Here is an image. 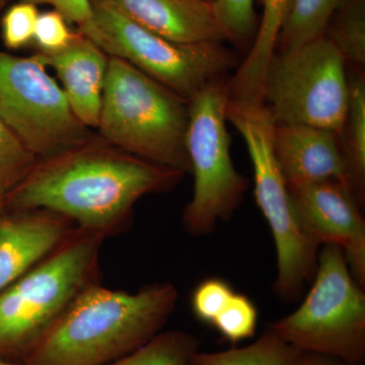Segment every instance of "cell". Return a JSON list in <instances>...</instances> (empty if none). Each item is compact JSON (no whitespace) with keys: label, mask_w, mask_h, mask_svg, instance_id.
I'll use <instances>...</instances> for the list:
<instances>
[{"label":"cell","mask_w":365,"mask_h":365,"mask_svg":"<svg viewBox=\"0 0 365 365\" xmlns=\"http://www.w3.org/2000/svg\"><path fill=\"white\" fill-rule=\"evenodd\" d=\"M182 175L91 137L71 150L38 158L4 201L6 212L50 211L107 239L129 227L141 197L169 191Z\"/></svg>","instance_id":"6da1fadb"},{"label":"cell","mask_w":365,"mask_h":365,"mask_svg":"<svg viewBox=\"0 0 365 365\" xmlns=\"http://www.w3.org/2000/svg\"><path fill=\"white\" fill-rule=\"evenodd\" d=\"M178 299L172 283H155L136 292L93 283L72 302L24 365L112 364L162 332Z\"/></svg>","instance_id":"7a4b0ae2"},{"label":"cell","mask_w":365,"mask_h":365,"mask_svg":"<svg viewBox=\"0 0 365 365\" xmlns=\"http://www.w3.org/2000/svg\"><path fill=\"white\" fill-rule=\"evenodd\" d=\"M104 237L76 227L0 292V356L24 365L86 287L100 282Z\"/></svg>","instance_id":"3957f363"},{"label":"cell","mask_w":365,"mask_h":365,"mask_svg":"<svg viewBox=\"0 0 365 365\" xmlns=\"http://www.w3.org/2000/svg\"><path fill=\"white\" fill-rule=\"evenodd\" d=\"M188 102L124 60L109 57L97 129L115 148L190 172L185 146Z\"/></svg>","instance_id":"277c9868"},{"label":"cell","mask_w":365,"mask_h":365,"mask_svg":"<svg viewBox=\"0 0 365 365\" xmlns=\"http://www.w3.org/2000/svg\"><path fill=\"white\" fill-rule=\"evenodd\" d=\"M227 121L241 134L254 170V194L267 220L277 255L274 294L285 302L302 297L313 279L321 246L299 222L287 182L273 150L272 114L264 104L228 101Z\"/></svg>","instance_id":"5b68a950"},{"label":"cell","mask_w":365,"mask_h":365,"mask_svg":"<svg viewBox=\"0 0 365 365\" xmlns=\"http://www.w3.org/2000/svg\"><path fill=\"white\" fill-rule=\"evenodd\" d=\"M313 285L300 306L269 329L292 347L349 365L365 361V294L337 245L319 249Z\"/></svg>","instance_id":"8992f818"},{"label":"cell","mask_w":365,"mask_h":365,"mask_svg":"<svg viewBox=\"0 0 365 365\" xmlns=\"http://www.w3.org/2000/svg\"><path fill=\"white\" fill-rule=\"evenodd\" d=\"M90 21L78 32L109 57L124 60L189 102L235 66L222 43L180 44L146 30L103 0H93Z\"/></svg>","instance_id":"52a82bcc"},{"label":"cell","mask_w":365,"mask_h":365,"mask_svg":"<svg viewBox=\"0 0 365 365\" xmlns=\"http://www.w3.org/2000/svg\"><path fill=\"white\" fill-rule=\"evenodd\" d=\"M228 101V86L218 79L188 102L185 146L194 191L182 213V227L192 237L207 235L218 223L230 220L248 188V181L235 169L230 155Z\"/></svg>","instance_id":"ba28073f"},{"label":"cell","mask_w":365,"mask_h":365,"mask_svg":"<svg viewBox=\"0 0 365 365\" xmlns=\"http://www.w3.org/2000/svg\"><path fill=\"white\" fill-rule=\"evenodd\" d=\"M346 60L325 35L274 55L263 100L277 125H307L342 135L349 103Z\"/></svg>","instance_id":"9c48e42d"},{"label":"cell","mask_w":365,"mask_h":365,"mask_svg":"<svg viewBox=\"0 0 365 365\" xmlns=\"http://www.w3.org/2000/svg\"><path fill=\"white\" fill-rule=\"evenodd\" d=\"M47 68L37 54L20 57L0 51V119L37 160L91 137Z\"/></svg>","instance_id":"30bf717a"},{"label":"cell","mask_w":365,"mask_h":365,"mask_svg":"<svg viewBox=\"0 0 365 365\" xmlns=\"http://www.w3.org/2000/svg\"><path fill=\"white\" fill-rule=\"evenodd\" d=\"M288 189L307 234L321 247L339 246L353 277L364 287L365 222L351 189L336 181L292 185Z\"/></svg>","instance_id":"8fae6325"},{"label":"cell","mask_w":365,"mask_h":365,"mask_svg":"<svg viewBox=\"0 0 365 365\" xmlns=\"http://www.w3.org/2000/svg\"><path fill=\"white\" fill-rule=\"evenodd\" d=\"M273 150L288 186L336 181L353 192L340 136L336 132L307 125L276 124Z\"/></svg>","instance_id":"7c38bea8"},{"label":"cell","mask_w":365,"mask_h":365,"mask_svg":"<svg viewBox=\"0 0 365 365\" xmlns=\"http://www.w3.org/2000/svg\"><path fill=\"white\" fill-rule=\"evenodd\" d=\"M76 225L46 210L6 212L0 218V292L37 265Z\"/></svg>","instance_id":"4fadbf2b"},{"label":"cell","mask_w":365,"mask_h":365,"mask_svg":"<svg viewBox=\"0 0 365 365\" xmlns=\"http://www.w3.org/2000/svg\"><path fill=\"white\" fill-rule=\"evenodd\" d=\"M146 30L180 44L227 40L207 0H103Z\"/></svg>","instance_id":"5bb4252c"},{"label":"cell","mask_w":365,"mask_h":365,"mask_svg":"<svg viewBox=\"0 0 365 365\" xmlns=\"http://www.w3.org/2000/svg\"><path fill=\"white\" fill-rule=\"evenodd\" d=\"M36 54L46 66L56 72L60 86L78 121L86 128L97 129L109 56L78 31L66 49Z\"/></svg>","instance_id":"9a60e30c"},{"label":"cell","mask_w":365,"mask_h":365,"mask_svg":"<svg viewBox=\"0 0 365 365\" xmlns=\"http://www.w3.org/2000/svg\"><path fill=\"white\" fill-rule=\"evenodd\" d=\"M292 0H263V16L248 56L240 64L228 86L230 100L264 104L266 73Z\"/></svg>","instance_id":"2e32d148"},{"label":"cell","mask_w":365,"mask_h":365,"mask_svg":"<svg viewBox=\"0 0 365 365\" xmlns=\"http://www.w3.org/2000/svg\"><path fill=\"white\" fill-rule=\"evenodd\" d=\"M356 71L348 74L349 103L341 144L353 193L360 202L365 182V79L361 69L356 68Z\"/></svg>","instance_id":"e0dca14e"},{"label":"cell","mask_w":365,"mask_h":365,"mask_svg":"<svg viewBox=\"0 0 365 365\" xmlns=\"http://www.w3.org/2000/svg\"><path fill=\"white\" fill-rule=\"evenodd\" d=\"M302 352L267 329L251 344L192 355L190 365H300Z\"/></svg>","instance_id":"ac0fdd59"},{"label":"cell","mask_w":365,"mask_h":365,"mask_svg":"<svg viewBox=\"0 0 365 365\" xmlns=\"http://www.w3.org/2000/svg\"><path fill=\"white\" fill-rule=\"evenodd\" d=\"M346 0H292L277 46L294 49L325 35L328 26Z\"/></svg>","instance_id":"d6986e66"},{"label":"cell","mask_w":365,"mask_h":365,"mask_svg":"<svg viewBox=\"0 0 365 365\" xmlns=\"http://www.w3.org/2000/svg\"><path fill=\"white\" fill-rule=\"evenodd\" d=\"M325 36L355 68L365 66V0H346Z\"/></svg>","instance_id":"ffe728a7"},{"label":"cell","mask_w":365,"mask_h":365,"mask_svg":"<svg viewBox=\"0 0 365 365\" xmlns=\"http://www.w3.org/2000/svg\"><path fill=\"white\" fill-rule=\"evenodd\" d=\"M199 341L182 331L160 332L126 356L108 365H190Z\"/></svg>","instance_id":"44dd1931"},{"label":"cell","mask_w":365,"mask_h":365,"mask_svg":"<svg viewBox=\"0 0 365 365\" xmlns=\"http://www.w3.org/2000/svg\"><path fill=\"white\" fill-rule=\"evenodd\" d=\"M37 158L0 119V198L11 193L33 169Z\"/></svg>","instance_id":"7402d4cb"},{"label":"cell","mask_w":365,"mask_h":365,"mask_svg":"<svg viewBox=\"0 0 365 365\" xmlns=\"http://www.w3.org/2000/svg\"><path fill=\"white\" fill-rule=\"evenodd\" d=\"M258 309L247 295L235 292L212 323L223 339L232 344L253 337L258 326Z\"/></svg>","instance_id":"603a6c76"},{"label":"cell","mask_w":365,"mask_h":365,"mask_svg":"<svg viewBox=\"0 0 365 365\" xmlns=\"http://www.w3.org/2000/svg\"><path fill=\"white\" fill-rule=\"evenodd\" d=\"M212 6L228 41L245 44L251 39L256 26L254 0H213Z\"/></svg>","instance_id":"cb8c5ba5"},{"label":"cell","mask_w":365,"mask_h":365,"mask_svg":"<svg viewBox=\"0 0 365 365\" xmlns=\"http://www.w3.org/2000/svg\"><path fill=\"white\" fill-rule=\"evenodd\" d=\"M39 14L37 6L25 0L7 9L1 19L2 41L6 48L21 49L34 42Z\"/></svg>","instance_id":"d4e9b609"},{"label":"cell","mask_w":365,"mask_h":365,"mask_svg":"<svg viewBox=\"0 0 365 365\" xmlns=\"http://www.w3.org/2000/svg\"><path fill=\"white\" fill-rule=\"evenodd\" d=\"M234 288L220 278H208L195 288L191 297L194 316L201 323L212 325L216 317L235 294Z\"/></svg>","instance_id":"484cf974"},{"label":"cell","mask_w":365,"mask_h":365,"mask_svg":"<svg viewBox=\"0 0 365 365\" xmlns=\"http://www.w3.org/2000/svg\"><path fill=\"white\" fill-rule=\"evenodd\" d=\"M68 24L66 19L54 9L39 14L34 35L38 52L47 54L66 49L78 34L72 32Z\"/></svg>","instance_id":"4316f807"},{"label":"cell","mask_w":365,"mask_h":365,"mask_svg":"<svg viewBox=\"0 0 365 365\" xmlns=\"http://www.w3.org/2000/svg\"><path fill=\"white\" fill-rule=\"evenodd\" d=\"M35 6L48 4L61 14L68 23L85 25L93 16V0H25Z\"/></svg>","instance_id":"83f0119b"},{"label":"cell","mask_w":365,"mask_h":365,"mask_svg":"<svg viewBox=\"0 0 365 365\" xmlns=\"http://www.w3.org/2000/svg\"><path fill=\"white\" fill-rule=\"evenodd\" d=\"M300 365H349L342 360L327 356V355L316 354V353L302 352Z\"/></svg>","instance_id":"f1b7e54d"},{"label":"cell","mask_w":365,"mask_h":365,"mask_svg":"<svg viewBox=\"0 0 365 365\" xmlns=\"http://www.w3.org/2000/svg\"><path fill=\"white\" fill-rule=\"evenodd\" d=\"M0 365H23L21 364H19V362L13 361V360H9L4 359V357L0 356Z\"/></svg>","instance_id":"f546056e"},{"label":"cell","mask_w":365,"mask_h":365,"mask_svg":"<svg viewBox=\"0 0 365 365\" xmlns=\"http://www.w3.org/2000/svg\"><path fill=\"white\" fill-rule=\"evenodd\" d=\"M6 213V205H4V199L0 198V218Z\"/></svg>","instance_id":"4dcf8cb0"},{"label":"cell","mask_w":365,"mask_h":365,"mask_svg":"<svg viewBox=\"0 0 365 365\" xmlns=\"http://www.w3.org/2000/svg\"><path fill=\"white\" fill-rule=\"evenodd\" d=\"M207 1H211V2H212V1H213V0H207Z\"/></svg>","instance_id":"1f68e13d"},{"label":"cell","mask_w":365,"mask_h":365,"mask_svg":"<svg viewBox=\"0 0 365 365\" xmlns=\"http://www.w3.org/2000/svg\"><path fill=\"white\" fill-rule=\"evenodd\" d=\"M2 1H4V0H0V4H1Z\"/></svg>","instance_id":"d6a6232c"}]
</instances>
